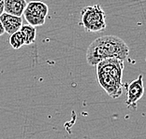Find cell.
Returning <instances> with one entry per match:
<instances>
[{
    "instance_id": "6da1fadb",
    "label": "cell",
    "mask_w": 146,
    "mask_h": 139,
    "mask_svg": "<svg viewBox=\"0 0 146 139\" xmlns=\"http://www.w3.org/2000/svg\"><path fill=\"white\" fill-rule=\"evenodd\" d=\"M129 48L122 38L116 36H104L96 38L88 46L86 51V61L92 67L109 58L127 59Z\"/></svg>"
},
{
    "instance_id": "7a4b0ae2",
    "label": "cell",
    "mask_w": 146,
    "mask_h": 139,
    "mask_svg": "<svg viewBox=\"0 0 146 139\" xmlns=\"http://www.w3.org/2000/svg\"><path fill=\"white\" fill-rule=\"evenodd\" d=\"M124 60L118 58H109L96 65V72L99 85L109 96L116 99L123 94L125 84L122 82Z\"/></svg>"
},
{
    "instance_id": "3957f363",
    "label": "cell",
    "mask_w": 146,
    "mask_h": 139,
    "mask_svg": "<svg viewBox=\"0 0 146 139\" xmlns=\"http://www.w3.org/2000/svg\"><path fill=\"white\" fill-rule=\"evenodd\" d=\"M79 24L88 33H100L106 30V15L100 5L85 7L81 11Z\"/></svg>"
},
{
    "instance_id": "277c9868",
    "label": "cell",
    "mask_w": 146,
    "mask_h": 139,
    "mask_svg": "<svg viewBox=\"0 0 146 139\" xmlns=\"http://www.w3.org/2000/svg\"><path fill=\"white\" fill-rule=\"evenodd\" d=\"M49 8L46 3L42 1H31L27 4L24 12V17L28 24L36 27L45 24Z\"/></svg>"
},
{
    "instance_id": "5b68a950",
    "label": "cell",
    "mask_w": 146,
    "mask_h": 139,
    "mask_svg": "<svg viewBox=\"0 0 146 139\" xmlns=\"http://www.w3.org/2000/svg\"><path fill=\"white\" fill-rule=\"evenodd\" d=\"M127 101L125 105L129 108L136 109L137 103L142 98L144 94L143 86V76L140 75L139 77L127 86Z\"/></svg>"
},
{
    "instance_id": "8992f818",
    "label": "cell",
    "mask_w": 146,
    "mask_h": 139,
    "mask_svg": "<svg viewBox=\"0 0 146 139\" xmlns=\"http://www.w3.org/2000/svg\"><path fill=\"white\" fill-rule=\"evenodd\" d=\"M0 21H1L3 27L9 35H12L13 33H16L21 30L23 26V19L19 16H14L9 13L4 12L0 16Z\"/></svg>"
},
{
    "instance_id": "52a82bcc",
    "label": "cell",
    "mask_w": 146,
    "mask_h": 139,
    "mask_svg": "<svg viewBox=\"0 0 146 139\" xmlns=\"http://www.w3.org/2000/svg\"><path fill=\"white\" fill-rule=\"evenodd\" d=\"M27 4L26 0H5V12L22 17Z\"/></svg>"
},
{
    "instance_id": "ba28073f",
    "label": "cell",
    "mask_w": 146,
    "mask_h": 139,
    "mask_svg": "<svg viewBox=\"0 0 146 139\" xmlns=\"http://www.w3.org/2000/svg\"><path fill=\"white\" fill-rule=\"evenodd\" d=\"M20 31H21L22 35L24 36L25 45H31L36 41V29L35 26L30 25V24L23 25Z\"/></svg>"
},
{
    "instance_id": "9c48e42d",
    "label": "cell",
    "mask_w": 146,
    "mask_h": 139,
    "mask_svg": "<svg viewBox=\"0 0 146 139\" xmlns=\"http://www.w3.org/2000/svg\"><path fill=\"white\" fill-rule=\"evenodd\" d=\"M9 41V45L14 49H19L25 45V38L24 36L22 35L21 31L13 33L12 35H11Z\"/></svg>"
},
{
    "instance_id": "30bf717a",
    "label": "cell",
    "mask_w": 146,
    "mask_h": 139,
    "mask_svg": "<svg viewBox=\"0 0 146 139\" xmlns=\"http://www.w3.org/2000/svg\"><path fill=\"white\" fill-rule=\"evenodd\" d=\"M5 12V0H0V16Z\"/></svg>"
},
{
    "instance_id": "8fae6325",
    "label": "cell",
    "mask_w": 146,
    "mask_h": 139,
    "mask_svg": "<svg viewBox=\"0 0 146 139\" xmlns=\"http://www.w3.org/2000/svg\"><path fill=\"white\" fill-rule=\"evenodd\" d=\"M4 33H5V29H4V27H3V24H2L1 21H0V36L4 35Z\"/></svg>"
}]
</instances>
